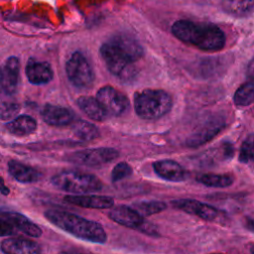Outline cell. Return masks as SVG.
Masks as SVG:
<instances>
[{
  "instance_id": "cell-1",
  "label": "cell",
  "mask_w": 254,
  "mask_h": 254,
  "mask_svg": "<svg viewBox=\"0 0 254 254\" xmlns=\"http://www.w3.org/2000/svg\"><path fill=\"white\" fill-rule=\"evenodd\" d=\"M172 33L180 41L206 52H216L225 45L224 33L215 25L179 20L172 26Z\"/></svg>"
},
{
  "instance_id": "cell-23",
  "label": "cell",
  "mask_w": 254,
  "mask_h": 254,
  "mask_svg": "<svg viewBox=\"0 0 254 254\" xmlns=\"http://www.w3.org/2000/svg\"><path fill=\"white\" fill-rule=\"evenodd\" d=\"M74 136L81 141H91L100 136L98 128L87 121L84 120H75L72 123Z\"/></svg>"
},
{
  "instance_id": "cell-17",
  "label": "cell",
  "mask_w": 254,
  "mask_h": 254,
  "mask_svg": "<svg viewBox=\"0 0 254 254\" xmlns=\"http://www.w3.org/2000/svg\"><path fill=\"white\" fill-rule=\"evenodd\" d=\"M224 128L225 124L222 122L214 121L206 123L200 129H197L194 133L190 135L186 140V144L190 148H197L212 140Z\"/></svg>"
},
{
  "instance_id": "cell-26",
  "label": "cell",
  "mask_w": 254,
  "mask_h": 254,
  "mask_svg": "<svg viewBox=\"0 0 254 254\" xmlns=\"http://www.w3.org/2000/svg\"><path fill=\"white\" fill-rule=\"evenodd\" d=\"M132 207L136 209L141 215L149 216L164 211L167 208V203L160 200L138 201L133 203Z\"/></svg>"
},
{
  "instance_id": "cell-19",
  "label": "cell",
  "mask_w": 254,
  "mask_h": 254,
  "mask_svg": "<svg viewBox=\"0 0 254 254\" xmlns=\"http://www.w3.org/2000/svg\"><path fill=\"white\" fill-rule=\"evenodd\" d=\"M1 251L7 254H32L42 252L41 246L30 239L6 238L1 241Z\"/></svg>"
},
{
  "instance_id": "cell-5",
  "label": "cell",
  "mask_w": 254,
  "mask_h": 254,
  "mask_svg": "<svg viewBox=\"0 0 254 254\" xmlns=\"http://www.w3.org/2000/svg\"><path fill=\"white\" fill-rule=\"evenodd\" d=\"M51 183L57 189L73 194L87 193L102 189V182L96 176L75 170L56 174L51 179Z\"/></svg>"
},
{
  "instance_id": "cell-25",
  "label": "cell",
  "mask_w": 254,
  "mask_h": 254,
  "mask_svg": "<svg viewBox=\"0 0 254 254\" xmlns=\"http://www.w3.org/2000/svg\"><path fill=\"white\" fill-rule=\"evenodd\" d=\"M225 11L235 16H246L254 11V0H222Z\"/></svg>"
},
{
  "instance_id": "cell-6",
  "label": "cell",
  "mask_w": 254,
  "mask_h": 254,
  "mask_svg": "<svg viewBox=\"0 0 254 254\" xmlns=\"http://www.w3.org/2000/svg\"><path fill=\"white\" fill-rule=\"evenodd\" d=\"M65 73L69 82L80 89L91 87L95 78L90 63L80 52H74L68 58L65 63Z\"/></svg>"
},
{
  "instance_id": "cell-27",
  "label": "cell",
  "mask_w": 254,
  "mask_h": 254,
  "mask_svg": "<svg viewBox=\"0 0 254 254\" xmlns=\"http://www.w3.org/2000/svg\"><path fill=\"white\" fill-rule=\"evenodd\" d=\"M238 159L243 164L254 163V134L248 135L243 141Z\"/></svg>"
},
{
  "instance_id": "cell-22",
  "label": "cell",
  "mask_w": 254,
  "mask_h": 254,
  "mask_svg": "<svg viewBox=\"0 0 254 254\" xmlns=\"http://www.w3.org/2000/svg\"><path fill=\"white\" fill-rule=\"evenodd\" d=\"M196 182L209 188H227L234 182V177L230 174L205 173L196 176Z\"/></svg>"
},
{
  "instance_id": "cell-8",
  "label": "cell",
  "mask_w": 254,
  "mask_h": 254,
  "mask_svg": "<svg viewBox=\"0 0 254 254\" xmlns=\"http://www.w3.org/2000/svg\"><path fill=\"white\" fill-rule=\"evenodd\" d=\"M119 157V152L114 148L99 147L75 151L66 156V161L91 168H99L111 163Z\"/></svg>"
},
{
  "instance_id": "cell-20",
  "label": "cell",
  "mask_w": 254,
  "mask_h": 254,
  "mask_svg": "<svg viewBox=\"0 0 254 254\" xmlns=\"http://www.w3.org/2000/svg\"><path fill=\"white\" fill-rule=\"evenodd\" d=\"M76 105L91 120L101 122L108 116L96 97L81 96L76 99Z\"/></svg>"
},
{
  "instance_id": "cell-12",
  "label": "cell",
  "mask_w": 254,
  "mask_h": 254,
  "mask_svg": "<svg viewBox=\"0 0 254 254\" xmlns=\"http://www.w3.org/2000/svg\"><path fill=\"white\" fill-rule=\"evenodd\" d=\"M41 116L45 123L55 127L71 125L75 121L74 113L68 108L47 103L44 105Z\"/></svg>"
},
{
  "instance_id": "cell-18",
  "label": "cell",
  "mask_w": 254,
  "mask_h": 254,
  "mask_svg": "<svg viewBox=\"0 0 254 254\" xmlns=\"http://www.w3.org/2000/svg\"><path fill=\"white\" fill-rule=\"evenodd\" d=\"M7 170L14 180L22 184L36 183L43 178L39 170L16 160H10L7 163Z\"/></svg>"
},
{
  "instance_id": "cell-15",
  "label": "cell",
  "mask_w": 254,
  "mask_h": 254,
  "mask_svg": "<svg viewBox=\"0 0 254 254\" xmlns=\"http://www.w3.org/2000/svg\"><path fill=\"white\" fill-rule=\"evenodd\" d=\"M64 201L85 208H112L114 206V199L111 196L107 195H98V194H70L64 196Z\"/></svg>"
},
{
  "instance_id": "cell-28",
  "label": "cell",
  "mask_w": 254,
  "mask_h": 254,
  "mask_svg": "<svg viewBox=\"0 0 254 254\" xmlns=\"http://www.w3.org/2000/svg\"><path fill=\"white\" fill-rule=\"evenodd\" d=\"M133 173L132 167L126 163V162H120L116 164L111 172V181L113 183H116L118 181L124 180L128 177H130Z\"/></svg>"
},
{
  "instance_id": "cell-31",
  "label": "cell",
  "mask_w": 254,
  "mask_h": 254,
  "mask_svg": "<svg viewBox=\"0 0 254 254\" xmlns=\"http://www.w3.org/2000/svg\"><path fill=\"white\" fill-rule=\"evenodd\" d=\"M244 224H245V227H246L249 231L254 232V220H253L252 218L246 217V218H245V222H244Z\"/></svg>"
},
{
  "instance_id": "cell-30",
  "label": "cell",
  "mask_w": 254,
  "mask_h": 254,
  "mask_svg": "<svg viewBox=\"0 0 254 254\" xmlns=\"http://www.w3.org/2000/svg\"><path fill=\"white\" fill-rule=\"evenodd\" d=\"M247 79L254 80V60L251 61V63L248 65L247 69Z\"/></svg>"
},
{
  "instance_id": "cell-32",
  "label": "cell",
  "mask_w": 254,
  "mask_h": 254,
  "mask_svg": "<svg viewBox=\"0 0 254 254\" xmlns=\"http://www.w3.org/2000/svg\"><path fill=\"white\" fill-rule=\"evenodd\" d=\"M1 192H2V194H4V195H6V194L9 193V189L5 187L4 183H2V185H1Z\"/></svg>"
},
{
  "instance_id": "cell-16",
  "label": "cell",
  "mask_w": 254,
  "mask_h": 254,
  "mask_svg": "<svg viewBox=\"0 0 254 254\" xmlns=\"http://www.w3.org/2000/svg\"><path fill=\"white\" fill-rule=\"evenodd\" d=\"M1 218L7 220L15 230L20 231L30 237H40L42 235V229L33 221H31L25 215L14 211H2Z\"/></svg>"
},
{
  "instance_id": "cell-33",
  "label": "cell",
  "mask_w": 254,
  "mask_h": 254,
  "mask_svg": "<svg viewBox=\"0 0 254 254\" xmlns=\"http://www.w3.org/2000/svg\"><path fill=\"white\" fill-rule=\"evenodd\" d=\"M250 251H251L252 253H254V246H252V247L250 248Z\"/></svg>"
},
{
  "instance_id": "cell-13",
  "label": "cell",
  "mask_w": 254,
  "mask_h": 254,
  "mask_svg": "<svg viewBox=\"0 0 254 254\" xmlns=\"http://www.w3.org/2000/svg\"><path fill=\"white\" fill-rule=\"evenodd\" d=\"M25 74L30 83L42 85L49 83L54 77V71L48 62L29 59L25 66Z\"/></svg>"
},
{
  "instance_id": "cell-4",
  "label": "cell",
  "mask_w": 254,
  "mask_h": 254,
  "mask_svg": "<svg viewBox=\"0 0 254 254\" xmlns=\"http://www.w3.org/2000/svg\"><path fill=\"white\" fill-rule=\"evenodd\" d=\"M172 107L173 98L166 90L146 88L134 94L135 112L142 119H159L168 114Z\"/></svg>"
},
{
  "instance_id": "cell-9",
  "label": "cell",
  "mask_w": 254,
  "mask_h": 254,
  "mask_svg": "<svg viewBox=\"0 0 254 254\" xmlns=\"http://www.w3.org/2000/svg\"><path fill=\"white\" fill-rule=\"evenodd\" d=\"M96 98L108 114V116L119 117L124 115L130 107L128 97L113 86L105 85L98 89Z\"/></svg>"
},
{
  "instance_id": "cell-24",
  "label": "cell",
  "mask_w": 254,
  "mask_h": 254,
  "mask_svg": "<svg viewBox=\"0 0 254 254\" xmlns=\"http://www.w3.org/2000/svg\"><path fill=\"white\" fill-rule=\"evenodd\" d=\"M234 104L238 107H246L254 101V80L247 79L234 93Z\"/></svg>"
},
{
  "instance_id": "cell-11",
  "label": "cell",
  "mask_w": 254,
  "mask_h": 254,
  "mask_svg": "<svg viewBox=\"0 0 254 254\" xmlns=\"http://www.w3.org/2000/svg\"><path fill=\"white\" fill-rule=\"evenodd\" d=\"M20 79V62L16 57L8 58L1 67V90L5 95H13Z\"/></svg>"
},
{
  "instance_id": "cell-2",
  "label": "cell",
  "mask_w": 254,
  "mask_h": 254,
  "mask_svg": "<svg viewBox=\"0 0 254 254\" xmlns=\"http://www.w3.org/2000/svg\"><path fill=\"white\" fill-rule=\"evenodd\" d=\"M45 217L55 226L78 239L99 244H103L107 240V234L101 224L71 212L48 209L45 211Z\"/></svg>"
},
{
  "instance_id": "cell-21",
  "label": "cell",
  "mask_w": 254,
  "mask_h": 254,
  "mask_svg": "<svg viewBox=\"0 0 254 254\" xmlns=\"http://www.w3.org/2000/svg\"><path fill=\"white\" fill-rule=\"evenodd\" d=\"M5 129L15 136H28L36 131L37 121L30 115H19L6 123Z\"/></svg>"
},
{
  "instance_id": "cell-10",
  "label": "cell",
  "mask_w": 254,
  "mask_h": 254,
  "mask_svg": "<svg viewBox=\"0 0 254 254\" xmlns=\"http://www.w3.org/2000/svg\"><path fill=\"white\" fill-rule=\"evenodd\" d=\"M174 207L187 213L196 215L206 221H214L220 216V211L212 205L191 198H180L172 200Z\"/></svg>"
},
{
  "instance_id": "cell-14",
  "label": "cell",
  "mask_w": 254,
  "mask_h": 254,
  "mask_svg": "<svg viewBox=\"0 0 254 254\" xmlns=\"http://www.w3.org/2000/svg\"><path fill=\"white\" fill-rule=\"evenodd\" d=\"M154 172L163 180L179 183L187 180L186 170L178 162L170 159L159 160L153 163Z\"/></svg>"
},
{
  "instance_id": "cell-3",
  "label": "cell",
  "mask_w": 254,
  "mask_h": 254,
  "mask_svg": "<svg viewBox=\"0 0 254 254\" xmlns=\"http://www.w3.org/2000/svg\"><path fill=\"white\" fill-rule=\"evenodd\" d=\"M100 57L111 74L123 82L134 80L138 74L136 61L110 39L99 50Z\"/></svg>"
},
{
  "instance_id": "cell-7",
  "label": "cell",
  "mask_w": 254,
  "mask_h": 254,
  "mask_svg": "<svg viewBox=\"0 0 254 254\" xmlns=\"http://www.w3.org/2000/svg\"><path fill=\"white\" fill-rule=\"evenodd\" d=\"M108 216L116 223L123 225L125 227L137 229L141 232H144L152 236L159 235L155 225L145 220L144 216L141 215L132 206H126V205L113 206L109 211Z\"/></svg>"
},
{
  "instance_id": "cell-29",
  "label": "cell",
  "mask_w": 254,
  "mask_h": 254,
  "mask_svg": "<svg viewBox=\"0 0 254 254\" xmlns=\"http://www.w3.org/2000/svg\"><path fill=\"white\" fill-rule=\"evenodd\" d=\"M20 111V105L16 101H2L1 103V119L12 120Z\"/></svg>"
}]
</instances>
